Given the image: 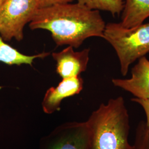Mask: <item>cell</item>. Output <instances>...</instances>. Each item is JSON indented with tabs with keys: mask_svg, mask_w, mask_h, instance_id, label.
Here are the masks:
<instances>
[{
	"mask_svg": "<svg viewBox=\"0 0 149 149\" xmlns=\"http://www.w3.org/2000/svg\"><path fill=\"white\" fill-rule=\"evenodd\" d=\"M134 145L135 149H149V131L144 121L138 124Z\"/></svg>",
	"mask_w": 149,
	"mask_h": 149,
	"instance_id": "obj_12",
	"label": "cell"
},
{
	"mask_svg": "<svg viewBox=\"0 0 149 149\" xmlns=\"http://www.w3.org/2000/svg\"><path fill=\"white\" fill-rule=\"evenodd\" d=\"M130 79H113V85L132 93L135 98H149V60L146 56L138 60L134 66Z\"/></svg>",
	"mask_w": 149,
	"mask_h": 149,
	"instance_id": "obj_7",
	"label": "cell"
},
{
	"mask_svg": "<svg viewBox=\"0 0 149 149\" xmlns=\"http://www.w3.org/2000/svg\"><path fill=\"white\" fill-rule=\"evenodd\" d=\"M39 9L47 8L56 5L70 3L74 0H38Z\"/></svg>",
	"mask_w": 149,
	"mask_h": 149,
	"instance_id": "obj_13",
	"label": "cell"
},
{
	"mask_svg": "<svg viewBox=\"0 0 149 149\" xmlns=\"http://www.w3.org/2000/svg\"><path fill=\"white\" fill-rule=\"evenodd\" d=\"M91 10L107 11L113 17L119 16L124 6V0H78V2Z\"/></svg>",
	"mask_w": 149,
	"mask_h": 149,
	"instance_id": "obj_11",
	"label": "cell"
},
{
	"mask_svg": "<svg viewBox=\"0 0 149 149\" xmlns=\"http://www.w3.org/2000/svg\"><path fill=\"white\" fill-rule=\"evenodd\" d=\"M5 1V0H0V6L2 5V4Z\"/></svg>",
	"mask_w": 149,
	"mask_h": 149,
	"instance_id": "obj_15",
	"label": "cell"
},
{
	"mask_svg": "<svg viewBox=\"0 0 149 149\" xmlns=\"http://www.w3.org/2000/svg\"><path fill=\"white\" fill-rule=\"evenodd\" d=\"M86 122L90 149H135L129 142V116L122 96L102 103Z\"/></svg>",
	"mask_w": 149,
	"mask_h": 149,
	"instance_id": "obj_2",
	"label": "cell"
},
{
	"mask_svg": "<svg viewBox=\"0 0 149 149\" xmlns=\"http://www.w3.org/2000/svg\"><path fill=\"white\" fill-rule=\"evenodd\" d=\"M131 101L138 103L139 104H140L143 107L146 117V121L145 123L149 131V98H146V99H140L137 98H133L131 99Z\"/></svg>",
	"mask_w": 149,
	"mask_h": 149,
	"instance_id": "obj_14",
	"label": "cell"
},
{
	"mask_svg": "<svg viewBox=\"0 0 149 149\" xmlns=\"http://www.w3.org/2000/svg\"><path fill=\"white\" fill-rule=\"evenodd\" d=\"M40 149H90L87 123L68 122L60 125L41 139Z\"/></svg>",
	"mask_w": 149,
	"mask_h": 149,
	"instance_id": "obj_5",
	"label": "cell"
},
{
	"mask_svg": "<svg viewBox=\"0 0 149 149\" xmlns=\"http://www.w3.org/2000/svg\"><path fill=\"white\" fill-rule=\"evenodd\" d=\"M73 48L69 46L59 53L52 54L56 61V71L62 79L80 76L87 68L90 49L74 52Z\"/></svg>",
	"mask_w": 149,
	"mask_h": 149,
	"instance_id": "obj_6",
	"label": "cell"
},
{
	"mask_svg": "<svg viewBox=\"0 0 149 149\" xmlns=\"http://www.w3.org/2000/svg\"><path fill=\"white\" fill-rule=\"evenodd\" d=\"M84 87V80L81 76L63 79L56 87L47 91L42 106L46 114H53L59 110L61 103L66 98L80 93Z\"/></svg>",
	"mask_w": 149,
	"mask_h": 149,
	"instance_id": "obj_8",
	"label": "cell"
},
{
	"mask_svg": "<svg viewBox=\"0 0 149 149\" xmlns=\"http://www.w3.org/2000/svg\"><path fill=\"white\" fill-rule=\"evenodd\" d=\"M149 17V0H124L121 22L125 28L136 27Z\"/></svg>",
	"mask_w": 149,
	"mask_h": 149,
	"instance_id": "obj_9",
	"label": "cell"
},
{
	"mask_svg": "<svg viewBox=\"0 0 149 149\" xmlns=\"http://www.w3.org/2000/svg\"><path fill=\"white\" fill-rule=\"evenodd\" d=\"M49 55V53L45 52L34 55H24L6 43L0 36V62L7 65L20 66L26 64L32 66L35 59H43Z\"/></svg>",
	"mask_w": 149,
	"mask_h": 149,
	"instance_id": "obj_10",
	"label": "cell"
},
{
	"mask_svg": "<svg viewBox=\"0 0 149 149\" xmlns=\"http://www.w3.org/2000/svg\"><path fill=\"white\" fill-rule=\"evenodd\" d=\"M39 9L38 0H5L0 6V36L5 42L23 39V29Z\"/></svg>",
	"mask_w": 149,
	"mask_h": 149,
	"instance_id": "obj_4",
	"label": "cell"
},
{
	"mask_svg": "<svg viewBox=\"0 0 149 149\" xmlns=\"http://www.w3.org/2000/svg\"><path fill=\"white\" fill-rule=\"evenodd\" d=\"M103 39L115 50L123 76L131 64L149 53V22L136 27L125 28L119 23L107 24Z\"/></svg>",
	"mask_w": 149,
	"mask_h": 149,
	"instance_id": "obj_3",
	"label": "cell"
},
{
	"mask_svg": "<svg viewBox=\"0 0 149 149\" xmlns=\"http://www.w3.org/2000/svg\"><path fill=\"white\" fill-rule=\"evenodd\" d=\"M106 25L100 11L70 3L38 9L29 27L49 31L56 46L78 48L87 38H103Z\"/></svg>",
	"mask_w": 149,
	"mask_h": 149,
	"instance_id": "obj_1",
	"label": "cell"
}]
</instances>
